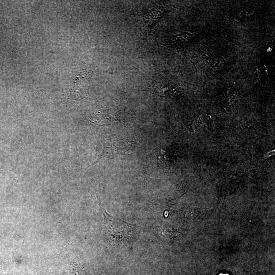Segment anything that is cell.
Segmentation results:
<instances>
[{
  "mask_svg": "<svg viewBox=\"0 0 275 275\" xmlns=\"http://www.w3.org/2000/svg\"><path fill=\"white\" fill-rule=\"evenodd\" d=\"M102 150L97 159L90 166L102 160H109L116 155H125L133 150L135 145L133 138L125 134L105 136L102 141Z\"/></svg>",
  "mask_w": 275,
  "mask_h": 275,
  "instance_id": "1",
  "label": "cell"
},
{
  "mask_svg": "<svg viewBox=\"0 0 275 275\" xmlns=\"http://www.w3.org/2000/svg\"><path fill=\"white\" fill-rule=\"evenodd\" d=\"M103 217L106 230L105 239L109 245L117 246L131 238L132 227L130 224L111 215L106 210L103 212Z\"/></svg>",
  "mask_w": 275,
  "mask_h": 275,
  "instance_id": "2",
  "label": "cell"
},
{
  "mask_svg": "<svg viewBox=\"0 0 275 275\" xmlns=\"http://www.w3.org/2000/svg\"><path fill=\"white\" fill-rule=\"evenodd\" d=\"M115 120V115L108 112H98L91 118L92 122L98 125H107Z\"/></svg>",
  "mask_w": 275,
  "mask_h": 275,
  "instance_id": "3",
  "label": "cell"
},
{
  "mask_svg": "<svg viewBox=\"0 0 275 275\" xmlns=\"http://www.w3.org/2000/svg\"><path fill=\"white\" fill-rule=\"evenodd\" d=\"M192 38V35L187 32H183L171 37L173 42V44H180L187 42Z\"/></svg>",
  "mask_w": 275,
  "mask_h": 275,
  "instance_id": "4",
  "label": "cell"
},
{
  "mask_svg": "<svg viewBox=\"0 0 275 275\" xmlns=\"http://www.w3.org/2000/svg\"><path fill=\"white\" fill-rule=\"evenodd\" d=\"M71 275H90V273L84 266L75 262L71 269Z\"/></svg>",
  "mask_w": 275,
  "mask_h": 275,
  "instance_id": "5",
  "label": "cell"
}]
</instances>
